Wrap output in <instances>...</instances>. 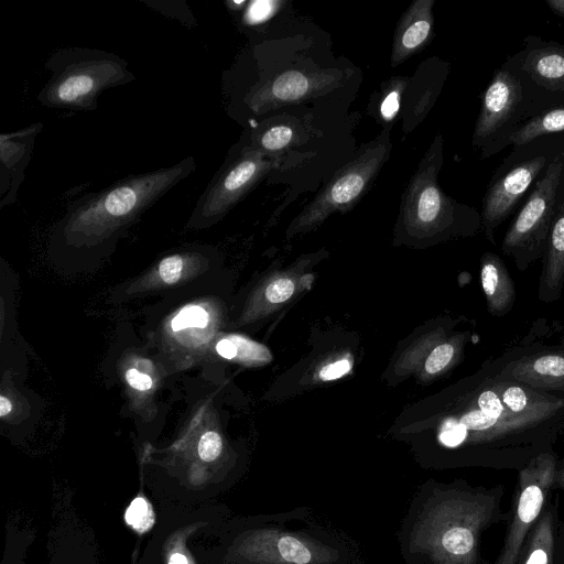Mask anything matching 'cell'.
<instances>
[{
    "instance_id": "8",
    "label": "cell",
    "mask_w": 564,
    "mask_h": 564,
    "mask_svg": "<svg viewBox=\"0 0 564 564\" xmlns=\"http://www.w3.org/2000/svg\"><path fill=\"white\" fill-rule=\"evenodd\" d=\"M391 151L389 130L364 144L294 219L295 229L313 227L329 215L355 206L377 178Z\"/></svg>"
},
{
    "instance_id": "32",
    "label": "cell",
    "mask_w": 564,
    "mask_h": 564,
    "mask_svg": "<svg viewBox=\"0 0 564 564\" xmlns=\"http://www.w3.org/2000/svg\"><path fill=\"white\" fill-rule=\"evenodd\" d=\"M350 362L347 359H343L325 366L321 370L319 377L322 380H334L340 378L346 372H348L350 370Z\"/></svg>"
},
{
    "instance_id": "2",
    "label": "cell",
    "mask_w": 564,
    "mask_h": 564,
    "mask_svg": "<svg viewBox=\"0 0 564 564\" xmlns=\"http://www.w3.org/2000/svg\"><path fill=\"white\" fill-rule=\"evenodd\" d=\"M505 486H473L464 480L427 481L414 494L398 532L406 564H486L480 538L506 520Z\"/></svg>"
},
{
    "instance_id": "20",
    "label": "cell",
    "mask_w": 564,
    "mask_h": 564,
    "mask_svg": "<svg viewBox=\"0 0 564 564\" xmlns=\"http://www.w3.org/2000/svg\"><path fill=\"white\" fill-rule=\"evenodd\" d=\"M558 529L557 499H550L529 532L516 564H555Z\"/></svg>"
},
{
    "instance_id": "4",
    "label": "cell",
    "mask_w": 564,
    "mask_h": 564,
    "mask_svg": "<svg viewBox=\"0 0 564 564\" xmlns=\"http://www.w3.org/2000/svg\"><path fill=\"white\" fill-rule=\"evenodd\" d=\"M44 66L50 77L36 99L47 108L91 111L105 90L134 80L123 58L98 48H59Z\"/></svg>"
},
{
    "instance_id": "33",
    "label": "cell",
    "mask_w": 564,
    "mask_h": 564,
    "mask_svg": "<svg viewBox=\"0 0 564 564\" xmlns=\"http://www.w3.org/2000/svg\"><path fill=\"white\" fill-rule=\"evenodd\" d=\"M126 380L132 388L140 391L149 390L152 387V379L134 368L126 371Z\"/></svg>"
},
{
    "instance_id": "9",
    "label": "cell",
    "mask_w": 564,
    "mask_h": 564,
    "mask_svg": "<svg viewBox=\"0 0 564 564\" xmlns=\"http://www.w3.org/2000/svg\"><path fill=\"white\" fill-rule=\"evenodd\" d=\"M503 65L519 83L528 119L564 107V43L527 35Z\"/></svg>"
},
{
    "instance_id": "30",
    "label": "cell",
    "mask_w": 564,
    "mask_h": 564,
    "mask_svg": "<svg viewBox=\"0 0 564 564\" xmlns=\"http://www.w3.org/2000/svg\"><path fill=\"white\" fill-rule=\"evenodd\" d=\"M184 267V258L178 254H171L161 260L159 264L160 278L167 284L178 281Z\"/></svg>"
},
{
    "instance_id": "7",
    "label": "cell",
    "mask_w": 564,
    "mask_h": 564,
    "mask_svg": "<svg viewBox=\"0 0 564 564\" xmlns=\"http://www.w3.org/2000/svg\"><path fill=\"white\" fill-rule=\"evenodd\" d=\"M563 193L564 150L535 183L502 238L501 251L519 271L543 258Z\"/></svg>"
},
{
    "instance_id": "38",
    "label": "cell",
    "mask_w": 564,
    "mask_h": 564,
    "mask_svg": "<svg viewBox=\"0 0 564 564\" xmlns=\"http://www.w3.org/2000/svg\"><path fill=\"white\" fill-rule=\"evenodd\" d=\"M12 409L11 401L7 399L4 395L0 397V416L4 417L10 413Z\"/></svg>"
},
{
    "instance_id": "15",
    "label": "cell",
    "mask_w": 564,
    "mask_h": 564,
    "mask_svg": "<svg viewBox=\"0 0 564 564\" xmlns=\"http://www.w3.org/2000/svg\"><path fill=\"white\" fill-rule=\"evenodd\" d=\"M42 129L43 123L35 122L0 135V208L13 205L18 200L35 139Z\"/></svg>"
},
{
    "instance_id": "28",
    "label": "cell",
    "mask_w": 564,
    "mask_h": 564,
    "mask_svg": "<svg viewBox=\"0 0 564 564\" xmlns=\"http://www.w3.org/2000/svg\"><path fill=\"white\" fill-rule=\"evenodd\" d=\"M229 339L236 347L235 359L246 362L270 360V352L265 349L264 346L237 335L229 336Z\"/></svg>"
},
{
    "instance_id": "26",
    "label": "cell",
    "mask_w": 564,
    "mask_h": 564,
    "mask_svg": "<svg viewBox=\"0 0 564 564\" xmlns=\"http://www.w3.org/2000/svg\"><path fill=\"white\" fill-rule=\"evenodd\" d=\"M283 4L282 1L258 0L247 2L243 8L242 22L246 25H256L270 19Z\"/></svg>"
},
{
    "instance_id": "18",
    "label": "cell",
    "mask_w": 564,
    "mask_h": 564,
    "mask_svg": "<svg viewBox=\"0 0 564 564\" xmlns=\"http://www.w3.org/2000/svg\"><path fill=\"white\" fill-rule=\"evenodd\" d=\"M541 260L538 299L550 304L558 301L564 290V193Z\"/></svg>"
},
{
    "instance_id": "1",
    "label": "cell",
    "mask_w": 564,
    "mask_h": 564,
    "mask_svg": "<svg viewBox=\"0 0 564 564\" xmlns=\"http://www.w3.org/2000/svg\"><path fill=\"white\" fill-rule=\"evenodd\" d=\"M514 351V340L492 355L465 384L459 413L443 420L437 432L442 467L520 470L532 458L554 449L564 432V409L519 414L507 406L494 375Z\"/></svg>"
},
{
    "instance_id": "37",
    "label": "cell",
    "mask_w": 564,
    "mask_h": 564,
    "mask_svg": "<svg viewBox=\"0 0 564 564\" xmlns=\"http://www.w3.org/2000/svg\"><path fill=\"white\" fill-rule=\"evenodd\" d=\"M554 489L564 491V458L560 459L557 464L554 479Z\"/></svg>"
},
{
    "instance_id": "12",
    "label": "cell",
    "mask_w": 564,
    "mask_h": 564,
    "mask_svg": "<svg viewBox=\"0 0 564 564\" xmlns=\"http://www.w3.org/2000/svg\"><path fill=\"white\" fill-rule=\"evenodd\" d=\"M479 100L471 145L486 160L512 145V137L528 118L519 83L503 64L495 70Z\"/></svg>"
},
{
    "instance_id": "13",
    "label": "cell",
    "mask_w": 564,
    "mask_h": 564,
    "mask_svg": "<svg viewBox=\"0 0 564 564\" xmlns=\"http://www.w3.org/2000/svg\"><path fill=\"white\" fill-rule=\"evenodd\" d=\"M558 460L556 452L551 449L539 454L518 470L505 541L494 564L517 563L529 532L551 499Z\"/></svg>"
},
{
    "instance_id": "35",
    "label": "cell",
    "mask_w": 564,
    "mask_h": 564,
    "mask_svg": "<svg viewBox=\"0 0 564 564\" xmlns=\"http://www.w3.org/2000/svg\"><path fill=\"white\" fill-rule=\"evenodd\" d=\"M555 564H564V523L558 529Z\"/></svg>"
},
{
    "instance_id": "17",
    "label": "cell",
    "mask_w": 564,
    "mask_h": 564,
    "mask_svg": "<svg viewBox=\"0 0 564 564\" xmlns=\"http://www.w3.org/2000/svg\"><path fill=\"white\" fill-rule=\"evenodd\" d=\"M434 0H415L401 15L394 32L391 66H398L425 47L434 35Z\"/></svg>"
},
{
    "instance_id": "25",
    "label": "cell",
    "mask_w": 564,
    "mask_h": 564,
    "mask_svg": "<svg viewBox=\"0 0 564 564\" xmlns=\"http://www.w3.org/2000/svg\"><path fill=\"white\" fill-rule=\"evenodd\" d=\"M124 519L137 531L144 532L153 523V513L148 501L142 497H137L128 507Z\"/></svg>"
},
{
    "instance_id": "27",
    "label": "cell",
    "mask_w": 564,
    "mask_h": 564,
    "mask_svg": "<svg viewBox=\"0 0 564 564\" xmlns=\"http://www.w3.org/2000/svg\"><path fill=\"white\" fill-rule=\"evenodd\" d=\"M457 345L455 343H443L437 345L429 355L425 361V370L430 375H435L449 366L457 356Z\"/></svg>"
},
{
    "instance_id": "34",
    "label": "cell",
    "mask_w": 564,
    "mask_h": 564,
    "mask_svg": "<svg viewBox=\"0 0 564 564\" xmlns=\"http://www.w3.org/2000/svg\"><path fill=\"white\" fill-rule=\"evenodd\" d=\"M216 350L225 359L236 358V347L229 337L220 339L216 345Z\"/></svg>"
},
{
    "instance_id": "23",
    "label": "cell",
    "mask_w": 564,
    "mask_h": 564,
    "mask_svg": "<svg viewBox=\"0 0 564 564\" xmlns=\"http://www.w3.org/2000/svg\"><path fill=\"white\" fill-rule=\"evenodd\" d=\"M294 138V131L289 126H273L259 134H254L250 145L268 154L285 149Z\"/></svg>"
},
{
    "instance_id": "14",
    "label": "cell",
    "mask_w": 564,
    "mask_h": 564,
    "mask_svg": "<svg viewBox=\"0 0 564 564\" xmlns=\"http://www.w3.org/2000/svg\"><path fill=\"white\" fill-rule=\"evenodd\" d=\"M338 83L333 73H306L285 70L264 83L250 87L242 101L253 113H263L274 107L297 104L306 98L328 90Z\"/></svg>"
},
{
    "instance_id": "11",
    "label": "cell",
    "mask_w": 564,
    "mask_h": 564,
    "mask_svg": "<svg viewBox=\"0 0 564 564\" xmlns=\"http://www.w3.org/2000/svg\"><path fill=\"white\" fill-rule=\"evenodd\" d=\"M272 167L273 160L250 144L232 149L197 199L188 225L205 227L220 220Z\"/></svg>"
},
{
    "instance_id": "29",
    "label": "cell",
    "mask_w": 564,
    "mask_h": 564,
    "mask_svg": "<svg viewBox=\"0 0 564 564\" xmlns=\"http://www.w3.org/2000/svg\"><path fill=\"white\" fill-rule=\"evenodd\" d=\"M223 442L215 431L205 432L198 442V455L205 462L215 460L221 453Z\"/></svg>"
},
{
    "instance_id": "6",
    "label": "cell",
    "mask_w": 564,
    "mask_h": 564,
    "mask_svg": "<svg viewBox=\"0 0 564 564\" xmlns=\"http://www.w3.org/2000/svg\"><path fill=\"white\" fill-rule=\"evenodd\" d=\"M564 150V133L542 135L512 145L491 175L481 199V225L486 239L496 242V230L522 203L542 174Z\"/></svg>"
},
{
    "instance_id": "19",
    "label": "cell",
    "mask_w": 564,
    "mask_h": 564,
    "mask_svg": "<svg viewBox=\"0 0 564 564\" xmlns=\"http://www.w3.org/2000/svg\"><path fill=\"white\" fill-rule=\"evenodd\" d=\"M480 283L489 314L507 315L516 303V285L505 261L492 251L485 252L480 259Z\"/></svg>"
},
{
    "instance_id": "10",
    "label": "cell",
    "mask_w": 564,
    "mask_h": 564,
    "mask_svg": "<svg viewBox=\"0 0 564 564\" xmlns=\"http://www.w3.org/2000/svg\"><path fill=\"white\" fill-rule=\"evenodd\" d=\"M520 339L519 350L496 378L564 397V326L539 317Z\"/></svg>"
},
{
    "instance_id": "16",
    "label": "cell",
    "mask_w": 564,
    "mask_h": 564,
    "mask_svg": "<svg viewBox=\"0 0 564 564\" xmlns=\"http://www.w3.org/2000/svg\"><path fill=\"white\" fill-rule=\"evenodd\" d=\"M449 69L448 62L431 57L424 61L410 78L400 112L403 117L404 133H409L426 117L442 91Z\"/></svg>"
},
{
    "instance_id": "5",
    "label": "cell",
    "mask_w": 564,
    "mask_h": 564,
    "mask_svg": "<svg viewBox=\"0 0 564 564\" xmlns=\"http://www.w3.org/2000/svg\"><path fill=\"white\" fill-rule=\"evenodd\" d=\"M444 163V141L437 133L421 159L400 203V220L425 234L470 237L482 231L481 216L475 207L448 196L438 184Z\"/></svg>"
},
{
    "instance_id": "22",
    "label": "cell",
    "mask_w": 564,
    "mask_h": 564,
    "mask_svg": "<svg viewBox=\"0 0 564 564\" xmlns=\"http://www.w3.org/2000/svg\"><path fill=\"white\" fill-rule=\"evenodd\" d=\"M564 133V107L544 111L528 119L512 137V145L523 144L542 135Z\"/></svg>"
},
{
    "instance_id": "24",
    "label": "cell",
    "mask_w": 564,
    "mask_h": 564,
    "mask_svg": "<svg viewBox=\"0 0 564 564\" xmlns=\"http://www.w3.org/2000/svg\"><path fill=\"white\" fill-rule=\"evenodd\" d=\"M208 313L199 305H188L183 307L172 319L171 328L180 332L185 328H204L208 324Z\"/></svg>"
},
{
    "instance_id": "3",
    "label": "cell",
    "mask_w": 564,
    "mask_h": 564,
    "mask_svg": "<svg viewBox=\"0 0 564 564\" xmlns=\"http://www.w3.org/2000/svg\"><path fill=\"white\" fill-rule=\"evenodd\" d=\"M196 169L193 156L169 167L128 175L72 202L59 224L66 237L107 238L155 204Z\"/></svg>"
},
{
    "instance_id": "39",
    "label": "cell",
    "mask_w": 564,
    "mask_h": 564,
    "mask_svg": "<svg viewBox=\"0 0 564 564\" xmlns=\"http://www.w3.org/2000/svg\"><path fill=\"white\" fill-rule=\"evenodd\" d=\"M169 564H188L187 558L182 553H174L169 560Z\"/></svg>"
},
{
    "instance_id": "36",
    "label": "cell",
    "mask_w": 564,
    "mask_h": 564,
    "mask_svg": "<svg viewBox=\"0 0 564 564\" xmlns=\"http://www.w3.org/2000/svg\"><path fill=\"white\" fill-rule=\"evenodd\" d=\"M553 14L564 20V0H545Z\"/></svg>"
},
{
    "instance_id": "31",
    "label": "cell",
    "mask_w": 564,
    "mask_h": 564,
    "mask_svg": "<svg viewBox=\"0 0 564 564\" xmlns=\"http://www.w3.org/2000/svg\"><path fill=\"white\" fill-rule=\"evenodd\" d=\"M294 292V283L288 278L273 281L265 290V296L270 303H282L290 299Z\"/></svg>"
},
{
    "instance_id": "21",
    "label": "cell",
    "mask_w": 564,
    "mask_h": 564,
    "mask_svg": "<svg viewBox=\"0 0 564 564\" xmlns=\"http://www.w3.org/2000/svg\"><path fill=\"white\" fill-rule=\"evenodd\" d=\"M410 78L406 76H393L382 83L379 91L370 99L369 113L384 127L391 129L395 119L400 116L403 95L408 88Z\"/></svg>"
}]
</instances>
